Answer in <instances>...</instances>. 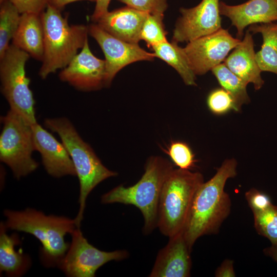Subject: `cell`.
Instances as JSON below:
<instances>
[{
  "mask_svg": "<svg viewBox=\"0 0 277 277\" xmlns=\"http://www.w3.org/2000/svg\"><path fill=\"white\" fill-rule=\"evenodd\" d=\"M237 164L234 159L225 160L213 176L197 189L183 231L191 249L200 237L217 233L229 215L231 202L224 187L228 179L236 175Z\"/></svg>",
  "mask_w": 277,
  "mask_h": 277,
  "instance_id": "1",
  "label": "cell"
},
{
  "mask_svg": "<svg viewBox=\"0 0 277 277\" xmlns=\"http://www.w3.org/2000/svg\"><path fill=\"white\" fill-rule=\"evenodd\" d=\"M7 229L31 234L41 243V257L47 267L58 266L70 244L65 236L77 227L74 219L53 215H46L31 208L22 211L5 210Z\"/></svg>",
  "mask_w": 277,
  "mask_h": 277,
  "instance_id": "2",
  "label": "cell"
},
{
  "mask_svg": "<svg viewBox=\"0 0 277 277\" xmlns=\"http://www.w3.org/2000/svg\"><path fill=\"white\" fill-rule=\"evenodd\" d=\"M172 163L160 156L149 157L145 172L134 185H120L101 197L103 204L121 203L137 207L144 219L143 231L151 233L156 227L159 200L163 184L173 169Z\"/></svg>",
  "mask_w": 277,
  "mask_h": 277,
  "instance_id": "3",
  "label": "cell"
},
{
  "mask_svg": "<svg viewBox=\"0 0 277 277\" xmlns=\"http://www.w3.org/2000/svg\"><path fill=\"white\" fill-rule=\"evenodd\" d=\"M44 124L46 128L58 134L74 166L80 183V208L74 220L76 227L80 228L86 199L90 193L101 182L116 176L117 173L109 170L103 164L68 118H46Z\"/></svg>",
  "mask_w": 277,
  "mask_h": 277,
  "instance_id": "4",
  "label": "cell"
},
{
  "mask_svg": "<svg viewBox=\"0 0 277 277\" xmlns=\"http://www.w3.org/2000/svg\"><path fill=\"white\" fill-rule=\"evenodd\" d=\"M44 31V55L39 75H49L66 67L88 39V28L84 25H70L67 17L48 4L41 14Z\"/></svg>",
  "mask_w": 277,
  "mask_h": 277,
  "instance_id": "5",
  "label": "cell"
},
{
  "mask_svg": "<svg viewBox=\"0 0 277 277\" xmlns=\"http://www.w3.org/2000/svg\"><path fill=\"white\" fill-rule=\"evenodd\" d=\"M199 172L173 169L160 194L157 227L169 238L183 231L195 194L204 182Z\"/></svg>",
  "mask_w": 277,
  "mask_h": 277,
  "instance_id": "6",
  "label": "cell"
},
{
  "mask_svg": "<svg viewBox=\"0 0 277 277\" xmlns=\"http://www.w3.org/2000/svg\"><path fill=\"white\" fill-rule=\"evenodd\" d=\"M1 120L0 160L18 180L35 171L38 165L32 156L35 151L32 124L10 109Z\"/></svg>",
  "mask_w": 277,
  "mask_h": 277,
  "instance_id": "7",
  "label": "cell"
},
{
  "mask_svg": "<svg viewBox=\"0 0 277 277\" xmlns=\"http://www.w3.org/2000/svg\"><path fill=\"white\" fill-rule=\"evenodd\" d=\"M30 55L10 44L0 58L1 92L10 109L21 115L31 124L37 122L35 101L29 88L30 79L26 76L25 65Z\"/></svg>",
  "mask_w": 277,
  "mask_h": 277,
  "instance_id": "8",
  "label": "cell"
},
{
  "mask_svg": "<svg viewBox=\"0 0 277 277\" xmlns=\"http://www.w3.org/2000/svg\"><path fill=\"white\" fill-rule=\"evenodd\" d=\"M71 243L57 267L68 276L94 277L97 269L111 261H122L129 254L125 250L107 252L90 244L80 228L71 234Z\"/></svg>",
  "mask_w": 277,
  "mask_h": 277,
  "instance_id": "9",
  "label": "cell"
},
{
  "mask_svg": "<svg viewBox=\"0 0 277 277\" xmlns=\"http://www.w3.org/2000/svg\"><path fill=\"white\" fill-rule=\"evenodd\" d=\"M241 41L221 28L188 42L183 50L194 73L200 75L222 64Z\"/></svg>",
  "mask_w": 277,
  "mask_h": 277,
  "instance_id": "10",
  "label": "cell"
},
{
  "mask_svg": "<svg viewBox=\"0 0 277 277\" xmlns=\"http://www.w3.org/2000/svg\"><path fill=\"white\" fill-rule=\"evenodd\" d=\"M88 33L100 45L105 57V87H109L116 73L125 66L140 61H151L153 53L147 52L138 44L126 42L112 35L97 24H91Z\"/></svg>",
  "mask_w": 277,
  "mask_h": 277,
  "instance_id": "11",
  "label": "cell"
},
{
  "mask_svg": "<svg viewBox=\"0 0 277 277\" xmlns=\"http://www.w3.org/2000/svg\"><path fill=\"white\" fill-rule=\"evenodd\" d=\"M220 2L219 0H202L193 8H181V16L175 24L172 41L189 42L221 29Z\"/></svg>",
  "mask_w": 277,
  "mask_h": 277,
  "instance_id": "12",
  "label": "cell"
},
{
  "mask_svg": "<svg viewBox=\"0 0 277 277\" xmlns=\"http://www.w3.org/2000/svg\"><path fill=\"white\" fill-rule=\"evenodd\" d=\"M60 79L75 89L89 91L105 87V61L91 52L87 39L82 48L58 75Z\"/></svg>",
  "mask_w": 277,
  "mask_h": 277,
  "instance_id": "13",
  "label": "cell"
},
{
  "mask_svg": "<svg viewBox=\"0 0 277 277\" xmlns=\"http://www.w3.org/2000/svg\"><path fill=\"white\" fill-rule=\"evenodd\" d=\"M32 128L35 150L41 154L47 173L55 177L76 176L72 159L63 143L37 122L32 124Z\"/></svg>",
  "mask_w": 277,
  "mask_h": 277,
  "instance_id": "14",
  "label": "cell"
},
{
  "mask_svg": "<svg viewBox=\"0 0 277 277\" xmlns=\"http://www.w3.org/2000/svg\"><path fill=\"white\" fill-rule=\"evenodd\" d=\"M156 256L150 277H188L192 266L189 247L183 232L171 236Z\"/></svg>",
  "mask_w": 277,
  "mask_h": 277,
  "instance_id": "15",
  "label": "cell"
},
{
  "mask_svg": "<svg viewBox=\"0 0 277 277\" xmlns=\"http://www.w3.org/2000/svg\"><path fill=\"white\" fill-rule=\"evenodd\" d=\"M220 11L230 19L241 38L249 25L277 22V0H249L233 6L220 2Z\"/></svg>",
  "mask_w": 277,
  "mask_h": 277,
  "instance_id": "16",
  "label": "cell"
},
{
  "mask_svg": "<svg viewBox=\"0 0 277 277\" xmlns=\"http://www.w3.org/2000/svg\"><path fill=\"white\" fill-rule=\"evenodd\" d=\"M149 13L129 6L108 11L97 21L106 31L121 40L137 44L143 25Z\"/></svg>",
  "mask_w": 277,
  "mask_h": 277,
  "instance_id": "17",
  "label": "cell"
},
{
  "mask_svg": "<svg viewBox=\"0 0 277 277\" xmlns=\"http://www.w3.org/2000/svg\"><path fill=\"white\" fill-rule=\"evenodd\" d=\"M254 42L250 32L247 30L244 38L227 56L224 64L233 73L247 84L252 83L255 90L264 84L262 72L255 58Z\"/></svg>",
  "mask_w": 277,
  "mask_h": 277,
  "instance_id": "18",
  "label": "cell"
},
{
  "mask_svg": "<svg viewBox=\"0 0 277 277\" xmlns=\"http://www.w3.org/2000/svg\"><path fill=\"white\" fill-rule=\"evenodd\" d=\"M12 44L42 61L44 55V31L41 15L21 14L18 27Z\"/></svg>",
  "mask_w": 277,
  "mask_h": 277,
  "instance_id": "19",
  "label": "cell"
},
{
  "mask_svg": "<svg viewBox=\"0 0 277 277\" xmlns=\"http://www.w3.org/2000/svg\"><path fill=\"white\" fill-rule=\"evenodd\" d=\"M4 222L0 225V271L9 276L23 275L31 266V259L22 251H17L15 246L20 243L16 234L9 235Z\"/></svg>",
  "mask_w": 277,
  "mask_h": 277,
  "instance_id": "20",
  "label": "cell"
},
{
  "mask_svg": "<svg viewBox=\"0 0 277 277\" xmlns=\"http://www.w3.org/2000/svg\"><path fill=\"white\" fill-rule=\"evenodd\" d=\"M248 30L262 36L261 48L255 53L260 69L277 74V23L252 25Z\"/></svg>",
  "mask_w": 277,
  "mask_h": 277,
  "instance_id": "21",
  "label": "cell"
},
{
  "mask_svg": "<svg viewBox=\"0 0 277 277\" xmlns=\"http://www.w3.org/2000/svg\"><path fill=\"white\" fill-rule=\"evenodd\" d=\"M152 49L155 57L166 62L180 74L185 84L196 86L195 74L192 70L183 48L177 43L167 41L153 46Z\"/></svg>",
  "mask_w": 277,
  "mask_h": 277,
  "instance_id": "22",
  "label": "cell"
},
{
  "mask_svg": "<svg viewBox=\"0 0 277 277\" xmlns=\"http://www.w3.org/2000/svg\"><path fill=\"white\" fill-rule=\"evenodd\" d=\"M211 71L221 87L232 98L234 111H241L243 105L250 102L246 89L248 84L233 73L224 63L216 66Z\"/></svg>",
  "mask_w": 277,
  "mask_h": 277,
  "instance_id": "23",
  "label": "cell"
},
{
  "mask_svg": "<svg viewBox=\"0 0 277 277\" xmlns=\"http://www.w3.org/2000/svg\"><path fill=\"white\" fill-rule=\"evenodd\" d=\"M0 58L18 27L21 14L10 0L0 1Z\"/></svg>",
  "mask_w": 277,
  "mask_h": 277,
  "instance_id": "24",
  "label": "cell"
},
{
  "mask_svg": "<svg viewBox=\"0 0 277 277\" xmlns=\"http://www.w3.org/2000/svg\"><path fill=\"white\" fill-rule=\"evenodd\" d=\"M254 227L258 233L277 244V206L272 204L264 211L253 212Z\"/></svg>",
  "mask_w": 277,
  "mask_h": 277,
  "instance_id": "25",
  "label": "cell"
},
{
  "mask_svg": "<svg viewBox=\"0 0 277 277\" xmlns=\"http://www.w3.org/2000/svg\"><path fill=\"white\" fill-rule=\"evenodd\" d=\"M163 17L162 14H149L144 23L141 40H144L149 48L167 41Z\"/></svg>",
  "mask_w": 277,
  "mask_h": 277,
  "instance_id": "26",
  "label": "cell"
},
{
  "mask_svg": "<svg viewBox=\"0 0 277 277\" xmlns=\"http://www.w3.org/2000/svg\"><path fill=\"white\" fill-rule=\"evenodd\" d=\"M164 151L180 169L190 170L195 166L196 160L190 147L180 141L172 142Z\"/></svg>",
  "mask_w": 277,
  "mask_h": 277,
  "instance_id": "27",
  "label": "cell"
},
{
  "mask_svg": "<svg viewBox=\"0 0 277 277\" xmlns=\"http://www.w3.org/2000/svg\"><path fill=\"white\" fill-rule=\"evenodd\" d=\"M209 110L214 114H224L234 109V103L231 95L222 88L212 90L207 98Z\"/></svg>",
  "mask_w": 277,
  "mask_h": 277,
  "instance_id": "28",
  "label": "cell"
},
{
  "mask_svg": "<svg viewBox=\"0 0 277 277\" xmlns=\"http://www.w3.org/2000/svg\"><path fill=\"white\" fill-rule=\"evenodd\" d=\"M127 6L149 14H162L167 8V0H117Z\"/></svg>",
  "mask_w": 277,
  "mask_h": 277,
  "instance_id": "29",
  "label": "cell"
},
{
  "mask_svg": "<svg viewBox=\"0 0 277 277\" xmlns=\"http://www.w3.org/2000/svg\"><path fill=\"white\" fill-rule=\"evenodd\" d=\"M245 196L252 213L264 211L272 204L267 194L254 188L246 192Z\"/></svg>",
  "mask_w": 277,
  "mask_h": 277,
  "instance_id": "30",
  "label": "cell"
},
{
  "mask_svg": "<svg viewBox=\"0 0 277 277\" xmlns=\"http://www.w3.org/2000/svg\"><path fill=\"white\" fill-rule=\"evenodd\" d=\"M21 14L33 13L41 15L49 0H10Z\"/></svg>",
  "mask_w": 277,
  "mask_h": 277,
  "instance_id": "31",
  "label": "cell"
},
{
  "mask_svg": "<svg viewBox=\"0 0 277 277\" xmlns=\"http://www.w3.org/2000/svg\"><path fill=\"white\" fill-rule=\"evenodd\" d=\"M216 277H234L235 276L233 267V261L226 259L216 269L215 272Z\"/></svg>",
  "mask_w": 277,
  "mask_h": 277,
  "instance_id": "32",
  "label": "cell"
},
{
  "mask_svg": "<svg viewBox=\"0 0 277 277\" xmlns=\"http://www.w3.org/2000/svg\"><path fill=\"white\" fill-rule=\"evenodd\" d=\"M111 0H96L94 11L92 15V21L97 22L99 18L108 11Z\"/></svg>",
  "mask_w": 277,
  "mask_h": 277,
  "instance_id": "33",
  "label": "cell"
},
{
  "mask_svg": "<svg viewBox=\"0 0 277 277\" xmlns=\"http://www.w3.org/2000/svg\"><path fill=\"white\" fill-rule=\"evenodd\" d=\"M80 1H88L91 2H96V0H49L48 4L61 10L66 5L71 3Z\"/></svg>",
  "mask_w": 277,
  "mask_h": 277,
  "instance_id": "34",
  "label": "cell"
},
{
  "mask_svg": "<svg viewBox=\"0 0 277 277\" xmlns=\"http://www.w3.org/2000/svg\"><path fill=\"white\" fill-rule=\"evenodd\" d=\"M265 255L270 257L277 263V244L272 245L263 250Z\"/></svg>",
  "mask_w": 277,
  "mask_h": 277,
  "instance_id": "35",
  "label": "cell"
}]
</instances>
